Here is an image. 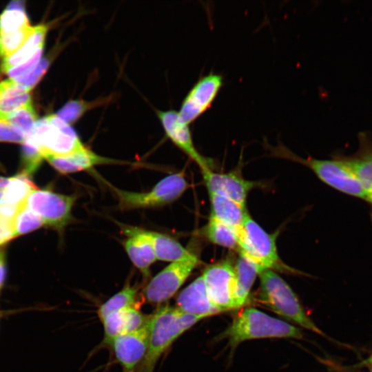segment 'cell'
<instances>
[{
  "label": "cell",
  "mask_w": 372,
  "mask_h": 372,
  "mask_svg": "<svg viewBox=\"0 0 372 372\" xmlns=\"http://www.w3.org/2000/svg\"><path fill=\"white\" fill-rule=\"evenodd\" d=\"M43 49L39 50L31 59L9 70L6 74L10 79L25 76L32 72L39 63Z\"/></svg>",
  "instance_id": "33"
},
{
  "label": "cell",
  "mask_w": 372,
  "mask_h": 372,
  "mask_svg": "<svg viewBox=\"0 0 372 372\" xmlns=\"http://www.w3.org/2000/svg\"><path fill=\"white\" fill-rule=\"evenodd\" d=\"M25 134L15 126L0 119V141L23 143Z\"/></svg>",
  "instance_id": "34"
},
{
  "label": "cell",
  "mask_w": 372,
  "mask_h": 372,
  "mask_svg": "<svg viewBox=\"0 0 372 372\" xmlns=\"http://www.w3.org/2000/svg\"><path fill=\"white\" fill-rule=\"evenodd\" d=\"M14 225L16 237H19L41 227L44 223L25 203L14 215Z\"/></svg>",
  "instance_id": "30"
},
{
  "label": "cell",
  "mask_w": 372,
  "mask_h": 372,
  "mask_svg": "<svg viewBox=\"0 0 372 372\" xmlns=\"http://www.w3.org/2000/svg\"><path fill=\"white\" fill-rule=\"evenodd\" d=\"M25 138L37 147L44 158L68 155L85 147L75 130L56 114L38 119Z\"/></svg>",
  "instance_id": "6"
},
{
  "label": "cell",
  "mask_w": 372,
  "mask_h": 372,
  "mask_svg": "<svg viewBox=\"0 0 372 372\" xmlns=\"http://www.w3.org/2000/svg\"><path fill=\"white\" fill-rule=\"evenodd\" d=\"M156 114L167 136L172 143L194 161L200 171L212 169V161L197 151L188 125L181 121L178 112L174 110L157 111Z\"/></svg>",
  "instance_id": "14"
},
{
  "label": "cell",
  "mask_w": 372,
  "mask_h": 372,
  "mask_svg": "<svg viewBox=\"0 0 372 372\" xmlns=\"http://www.w3.org/2000/svg\"><path fill=\"white\" fill-rule=\"evenodd\" d=\"M47 32L45 25L34 26L32 34L22 47L12 56L3 59L1 72L6 73L11 68L31 59L39 50L43 49Z\"/></svg>",
  "instance_id": "23"
},
{
  "label": "cell",
  "mask_w": 372,
  "mask_h": 372,
  "mask_svg": "<svg viewBox=\"0 0 372 372\" xmlns=\"http://www.w3.org/2000/svg\"><path fill=\"white\" fill-rule=\"evenodd\" d=\"M201 276L212 303L222 312L235 309L236 274L231 261L225 259L210 265Z\"/></svg>",
  "instance_id": "10"
},
{
  "label": "cell",
  "mask_w": 372,
  "mask_h": 372,
  "mask_svg": "<svg viewBox=\"0 0 372 372\" xmlns=\"http://www.w3.org/2000/svg\"><path fill=\"white\" fill-rule=\"evenodd\" d=\"M109 101V98L99 99L92 101L71 100L59 110L56 115L70 125L75 123L87 111L103 105Z\"/></svg>",
  "instance_id": "28"
},
{
  "label": "cell",
  "mask_w": 372,
  "mask_h": 372,
  "mask_svg": "<svg viewBox=\"0 0 372 372\" xmlns=\"http://www.w3.org/2000/svg\"><path fill=\"white\" fill-rule=\"evenodd\" d=\"M122 228L127 236L123 244L129 258L145 278L148 277L151 266L157 260L149 240L143 229L127 225Z\"/></svg>",
  "instance_id": "16"
},
{
  "label": "cell",
  "mask_w": 372,
  "mask_h": 372,
  "mask_svg": "<svg viewBox=\"0 0 372 372\" xmlns=\"http://www.w3.org/2000/svg\"><path fill=\"white\" fill-rule=\"evenodd\" d=\"M278 231L273 234L266 231L248 213L239 229L237 251L251 261L260 273L268 269H287L278 256Z\"/></svg>",
  "instance_id": "5"
},
{
  "label": "cell",
  "mask_w": 372,
  "mask_h": 372,
  "mask_svg": "<svg viewBox=\"0 0 372 372\" xmlns=\"http://www.w3.org/2000/svg\"><path fill=\"white\" fill-rule=\"evenodd\" d=\"M59 172L63 174L86 171L100 165L121 164L123 162L102 156L85 146L65 156H49L45 158Z\"/></svg>",
  "instance_id": "17"
},
{
  "label": "cell",
  "mask_w": 372,
  "mask_h": 372,
  "mask_svg": "<svg viewBox=\"0 0 372 372\" xmlns=\"http://www.w3.org/2000/svg\"><path fill=\"white\" fill-rule=\"evenodd\" d=\"M193 252L187 257L171 262L157 273L144 290L146 300L153 304L162 303L172 298L199 265Z\"/></svg>",
  "instance_id": "8"
},
{
  "label": "cell",
  "mask_w": 372,
  "mask_h": 372,
  "mask_svg": "<svg viewBox=\"0 0 372 372\" xmlns=\"http://www.w3.org/2000/svg\"><path fill=\"white\" fill-rule=\"evenodd\" d=\"M370 358H371V359H372V355H371V356L370 357Z\"/></svg>",
  "instance_id": "39"
},
{
  "label": "cell",
  "mask_w": 372,
  "mask_h": 372,
  "mask_svg": "<svg viewBox=\"0 0 372 372\" xmlns=\"http://www.w3.org/2000/svg\"><path fill=\"white\" fill-rule=\"evenodd\" d=\"M22 172L29 177L34 172L44 158L37 147L28 139L22 143Z\"/></svg>",
  "instance_id": "31"
},
{
  "label": "cell",
  "mask_w": 372,
  "mask_h": 372,
  "mask_svg": "<svg viewBox=\"0 0 372 372\" xmlns=\"http://www.w3.org/2000/svg\"><path fill=\"white\" fill-rule=\"evenodd\" d=\"M125 372H134L133 371H125Z\"/></svg>",
  "instance_id": "38"
},
{
  "label": "cell",
  "mask_w": 372,
  "mask_h": 372,
  "mask_svg": "<svg viewBox=\"0 0 372 372\" xmlns=\"http://www.w3.org/2000/svg\"><path fill=\"white\" fill-rule=\"evenodd\" d=\"M30 25L8 32H0V56L8 58L17 52L26 42L34 30Z\"/></svg>",
  "instance_id": "27"
},
{
  "label": "cell",
  "mask_w": 372,
  "mask_h": 372,
  "mask_svg": "<svg viewBox=\"0 0 372 372\" xmlns=\"http://www.w3.org/2000/svg\"><path fill=\"white\" fill-rule=\"evenodd\" d=\"M210 216L235 228L240 229L248 211L246 207L215 194H208Z\"/></svg>",
  "instance_id": "20"
},
{
  "label": "cell",
  "mask_w": 372,
  "mask_h": 372,
  "mask_svg": "<svg viewBox=\"0 0 372 372\" xmlns=\"http://www.w3.org/2000/svg\"><path fill=\"white\" fill-rule=\"evenodd\" d=\"M259 276V299L265 306L286 320L324 335L307 315L290 286L274 270H265Z\"/></svg>",
  "instance_id": "4"
},
{
  "label": "cell",
  "mask_w": 372,
  "mask_h": 372,
  "mask_svg": "<svg viewBox=\"0 0 372 372\" xmlns=\"http://www.w3.org/2000/svg\"><path fill=\"white\" fill-rule=\"evenodd\" d=\"M147 318L133 307L110 313L101 320L104 327L103 342L111 344L118 336L140 328Z\"/></svg>",
  "instance_id": "19"
},
{
  "label": "cell",
  "mask_w": 372,
  "mask_h": 372,
  "mask_svg": "<svg viewBox=\"0 0 372 372\" xmlns=\"http://www.w3.org/2000/svg\"><path fill=\"white\" fill-rule=\"evenodd\" d=\"M10 181V177L6 178L0 176V207L4 206L6 204V192Z\"/></svg>",
  "instance_id": "37"
},
{
  "label": "cell",
  "mask_w": 372,
  "mask_h": 372,
  "mask_svg": "<svg viewBox=\"0 0 372 372\" xmlns=\"http://www.w3.org/2000/svg\"><path fill=\"white\" fill-rule=\"evenodd\" d=\"M49 63V59L42 58L32 72L25 76L12 79L30 92L46 72Z\"/></svg>",
  "instance_id": "32"
},
{
  "label": "cell",
  "mask_w": 372,
  "mask_h": 372,
  "mask_svg": "<svg viewBox=\"0 0 372 372\" xmlns=\"http://www.w3.org/2000/svg\"><path fill=\"white\" fill-rule=\"evenodd\" d=\"M359 149L351 156H344L351 170L360 181L366 195V201L372 209V141L365 134L359 136Z\"/></svg>",
  "instance_id": "18"
},
{
  "label": "cell",
  "mask_w": 372,
  "mask_h": 372,
  "mask_svg": "<svg viewBox=\"0 0 372 372\" xmlns=\"http://www.w3.org/2000/svg\"><path fill=\"white\" fill-rule=\"evenodd\" d=\"M76 195H65L48 189H34L28 195L27 207L39 216L44 225L64 227L72 219Z\"/></svg>",
  "instance_id": "9"
},
{
  "label": "cell",
  "mask_w": 372,
  "mask_h": 372,
  "mask_svg": "<svg viewBox=\"0 0 372 372\" xmlns=\"http://www.w3.org/2000/svg\"><path fill=\"white\" fill-rule=\"evenodd\" d=\"M150 327L149 316L140 328L118 336L112 342L116 360L126 371H133L144 358L148 348Z\"/></svg>",
  "instance_id": "13"
},
{
  "label": "cell",
  "mask_w": 372,
  "mask_h": 372,
  "mask_svg": "<svg viewBox=\"0 0 372 372\" xmlns=\"http://www.w3.org/2000/svg\"><path fill=\"white\" fill-rule=\"evenodd\" d=\"M176 307L185 313L203 319L223 313L211 301L202 276L196 278L179 293Z\"/></svg>",
  "instance_id": "15"
},
{
  "label": "cell",
  "mask_w": 372,
  "mask_h": 372,
  "mask_svg": "<svg viewBox=\"0 0 372 372\" xmlns=\"http://www.w3.org/2000/svg\"><path fill=\"white\" fill-rule=\"evenodd\" d=\"M234 268L236 274L234 307L236 309L243 307L247 302L252 285L260 272L251 261L241 255H239Z\"/></svg>",
  "instance_id": "21"
},
{
  "label": "cell",
  "mask_w": 372,
  "mask_h": 372,
  "mask_svg": "<svg viewBox=\"0 0 372 372\" xmlns=\"http://www.w3.org/2000/svg\"><path fill=\"white\" fill-rule=\"evenodd\" d=\"M239 229L209 216L203 229L204 236L211 243L238 251Z\"/></svg>",
  "instance_id": "25"
},
{
  "label": "cell",
  "mask_w": 372,
  "mask_h": 372,
  "mask_svg": "<svg viewBox=\"0 0 372 372\" xmlns=\"http://www.w3.org/2000/svg\"><path fill=\"white\" fill-rule=\"evenodd\" d=\"M122 210L147 209L165 206L178 199L189 188L184 172L169 174L158 181L150 190L134 192L109 185Z\"/></svg>",
  "instance_id": "7"
},
{
  "label": "cell",
  "mask_w": 372,
  "mask_h": 372,
  "mask_svg": "<svg viewBox=\"0 0 372 372\" xmlns=\"http://www.w3.org/2000/svg\"><path fill=\"white\" fill-rule=\"evenodd\" d=\"M143 232L149 240L157 260L172 262L183 259L192 253L178 241L166 234L145 229Z\"/></svg>",
  "instance_id": "22"
},
{
  "label": "cell",
  "mask_w": 372,
  "mask_h": 372,
  "mask_svg": "<svg viewBox=\"0 0 372 372\" xmlns=\"http://www.w3.org/2000/svg\"><path fill=\"white\" fill-rule=\"evenodd\" d=\"M6 276V253L3 249H0V292L4 285Z\"/></svg>",
  "instance_id": "36"
},
{
  "label": "cell",
  "mask_w": 372,
  "mask_h": 372,
  "mask_svg": "<svg viewBox=\"0 0 372 372\" xmlns=\"http://www.w3.org/2000/svg\"><path fill=\"white\" fill-rule=\"evenodd\" d=\"M269 149L276 156L307 166L322 182L337 191L366 200L364 191L344 156H335L329 160L302 158L280 144L277 147H269Z\"/></svg>",
  "instance_id": "3"
},
{
  "label": "cell",
  "mask_w": 372,
  "mask_h": 372,
  "mask_svg": "<svg viewBox=\"0 0 372 372\" xmlns=\"http://www.w3.org/2000/svg\"><path fill=\"white\" fill-rule=\"evenodd\" d=\"M0 119L21 130L25 137L31 132L38 121L37 114L32 103L21 107L12 112L0 114Z\"/></svg>",
  "instance_id": "29"
},
{
  "label": "cell",
  "mask_w": 372,
  "mask_h": 372,
  "mask_svg": "<svg viewBox=\"0 0 372 372\" xmlns=\"http://www.w3.org/2000/svg\"><path fill=\"white\" fill-rule=\"evenodd\" d=\"M137 289L127 284L118 293L100 306L97 314L101 320L111 313L132 307L135 304Z\"/></svg>",
  "instance_id": "26"
},
{
  "label": "cell",
  "mask_w": 372,
  "mask_h": 372,
  "mask_svg": "<svg viewBox=\"0 0 372 372\" xmlns=\"http://www.w3.org/2000/svg\"><path fill=\"white\" fill-rule=\"evenodd\" d=\"M14 216L0 213V247L16 238Z\"/></svg>",
  "instance_id": "35"
},
{
  "label": "cell",
  "mask_w": 372,
  "mask_h": 372,
  "mask_svg": "<svg viewBox=\"0 0 372 372\" xmlns=\"http://www.w3.org/2000/svg\"><path fill=\"white\" fill-rule=\"evenodd\" d=\"M201 173L208 194L225 196L244 207L249 193L258 185L245 179L237 169L225 173L205 169Z\"/></svg>",
  "instance_id": "12"
},
{
  "label": "cell",
  "mask_w": 372,
  "mask_h": 372,
  "mask_svg": "<svg viewBox=\"0 0 372 372\" xmlns=\"http://www.w3.org/2000/svg\"><path fill=\"white\" fill-rule=\"evenodd\" d=\"M32 103L30 92L12 79L0 82V114L12 112Z\"/></svg>",
  "instance_id": "24"
},
{
  "label": "cell",
  "mask_w": 372,
  "mask_h": 372,
  "mask_svg": "<svg viewBox=\"0 0 372 372\" xmlns=\"http://www.w3.org/2000/svg\"><path fill=\"white\" fill-rule=\"evenodd\" d=\"M203 320L177 307H163L150 316L151 327L147 352L138 364V372H153L167 349L184 332Z\"/></svg>",
  "instance_id": "2"
},
{
  "label": "cell",
  "mask_w": 372,
  "mask_h": 372,
  "mask_svg": "<svg viewBox=\"0 0 372 372\" xmlns=\"http://www.w3.org/2000/svg\"><path fill=\"white\" fill-rule=\"evenodd\" d=\"M223 84V76L211 73L199 79L183 100L178 112L181 121L189 125L210 107Z\"/></svg>",
  "instance_id": "11"
},
{
  "label": "cell",
  "mask_w": 372,
  "mask_h": 372,
  "mask_svg": "<svg viewBox=\"0 0 372 372\" xmlns=\"http://www.w3.org/2000/svg\"><path fill=\"white\" fill-rule=\"evenodd\" d=\"M227 339L231 349L246 340L261 338L302 339L300 329L255 308L242 310L231 324L219 335Z\"/></svg>",
  "instance_id": "1"
}]
</instances>
